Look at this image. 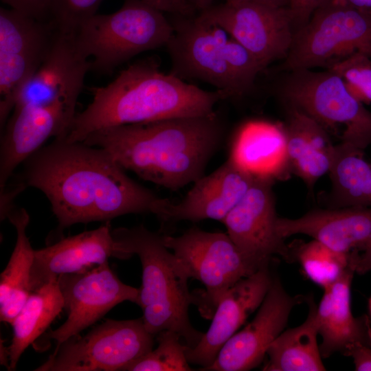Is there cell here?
<instances>
[{
  "mask_svg": "<svg viewBox=\"0 0 371 371\" xmlns=\"http://www.w3.org/2000/svg\"><path fill=\"white\" fill-rule=\"evenodd\" d=\"M18 179L41 190L64 229L128 214L161 215L163 199L129 177L104 148L54 138L23 163Z\"/></svg>",
  "mask_w": 371,
  "mask_h": 371,
  "instance_id": "obj_1",
  "label": "cell"
},
{
  "mask_svg": "<svg viewBox=\"0 0 371 371\" xmlns=\"http://www.w3.org/2000/svg\"><path fill=\"white\" fill-rule=\"evenodd\" d=\"M224 134L223 120L214 111L104 128L82 142L104 148L145 181L176 191L204 175Z\"/></svg>",
  "mask_w": 371,
  "mask_h": 371,
  "instance_id": "obj_2",
  "label": "cell"
},
{
  "mask_svg": "<svg viewBox=\"0 0 371 371\" xmlns=\"http://www.w3.org/2000/svg\"><path fill=\"white\" fill-rule=\"evenodd\" d=\"M91 91V102L76 114L62 137L69 142H82L90 133L111 126L208 115L227 98L221 91H205L162 72L152 59L131 65L111 83Z\"/></svg>",
  "mask_w": 371,
  "mask_h": 371,
  "instance_id": "obj_3",
  "label": "cell"
},
{
  "mask_svg": "<svg viewBox=\"0 0 371 371\" xmlns=\"http://www.w3.org/2000/svg\"><path fill=\"white\" fill-rule=\"evenodd\" d=\"M117 258L139 256L142 283L137 304L146 330L157 335L164 330L177 333L189 348L195 347L204 333L191 324L188 308L192 304L190 278L181 261L164 244L161 235L144 225L112 229Z\"/></svg>",
  "mask_w": 371,
  "mask_h": 371,
  "instance_id": "obj_4",
  "label": "cell"
},
{
  "mask_svg": "<svg viewBox=\"0 0 371 371\" xmlns=\"http://www.w3.org/2000/svg\"><path fill=\"white\" fill-rule=\"evenodd\" d=\"M179 17L166 45L170 74L208 83L227 98L247 93L260 70L258 59L224 28L200 14Z\"/></svg>",
  "mask_w": 371,
  "mask_h": 371,
  "instance_id": "obj_5",
  "label": "cell"
},
{
  "mask_svg": "<svg viewBox=\"0 0 371 371\" xmlns=\"http://www.w3.org/2000/svg\"><path fill=\"white\" fill-rule=\"evenodd\" d=\"M174 33L164 12L142 0H125L115 12L90 17L74 34L91 70L111 74L144 52L166 47Z\"/></svg>",
  "mask_w": 371,
  "mask_h": 371,
  "instance_id": "obj_6",
  "label": "cell"
},
{
  "mask_svg": "<svg viewBox=\"0 0 371 371\" xmlns=\"http://www.w3.org/2000/svg\"><path fill=\"white\" fill-rule=\"evenodd\" d=\"M161 238L189 277L204 286V289L192 293V300L201 315L207 319H212L227 290L265 267L243 254L227 234L209 232L194 227L179 236L162 235Z\"/></svg>",
  "mask_w": 371,
  "mask_h": 371,
  "instance_id": "obj_7",
  "label": "cell"
},
{
  "mask_svg": "<svg viewBox=\"0 0 371 371\" xmlns=\"http://www.w3.org/2000/svg\"><path fill=\"white\" fill-rule=\"evenodd\" d=\"M355 53L371 58V12L327 0L295 32L284 69L326 66Z\"/></svg>",
  "mask_w": 371,
  "mask_h": 371,
  "instance_id": "obj_8",
  "label": "cell"
},
{
  "mask_svg": "<svg viewBox=\"0 0 371 371\" xmlns=\"http://www.w3.org/2000/svg\"><path fill=\"white\" fill-rule=\"evenodd\" d=\"M283 89L292 106L307 113L327 131L343 128L341 143L363 151L371 144V112L348 91L335 73L293 71Z\"/></svg>",
  "mask_w": 371,
  "mask_h": 371,
  "instance_id": "obj_9",
  "label": "cell"
},
{
  "mask_svg": "<svg viewBox=\"0 0 371 371\" xmlns=\"http://www.w3.org/2000/svg\"><path fill=\"white\" fill-rule=\"evenodd\" d=\"M154 345V335L142 317L108 319L85 335L73 336L57 345L54 352L36 371L123 370Z\"/></svg>",
  "mask_w": 371,
  "mask_h": 371,
  "instance_id": "obj_10",
  "label": "cell"
},
{
  "mask_svg": "<svg viewBox=\"0 0 371 371\" xmlns=\"http://www.w3.org/2000/svg\"><path fill=\"white\" fill-rule=\"evenodd\" d=\"M49 22L0 8V126L3 130L17 97L45 60L53 42Z\"/></svg>",
  "mask_w": 371,
  "mask_h": 371,
  "instance_id": "obj_11",
  "label": "cell"
},
{
  "mask_svg": "<svg viewBox=\"0 0 371 371\" xmlns=\"http://www.w3.org/2000/svg\"><path fill=\"white\" fill-rule=\"evenodd\" d=\"M247 48L265 68L286 57L296 31L291 8L253 2H227L201 11Z\"/></svg>",
  "mask_w": 371,
  "mask_h": 371,
  "instance_id": "obj_12",
  "label": "cell"
},
{
  "mask_svg": "<svg viewBox=\"0 0 371 371\" xmlns=\"http://www.w3.org/2000/svg\"><path fill=\"white\" fill-rule=\"evenodd\" d=\"M67 317L47 335L57 345L78 335L114 306L137 303L139 290L123 283L105 262L87 270L58 277Z\"/></svg>",
  "mask_w": 371,
  "mask_h": 371,
  "instance_id": "obj_13",
  "label": "cell"
},
{
  "mask_svg": "<svg viewBox=\"0 0 371 371\" xmlns=\"http://www.w3.org/2000/svg\"><path fill=\"white\" fill-rule=\"evenodd\" d=\"M304 301V296L290 295L273 276L254 319L227 341L205 370L247 371L259 366L270 344L286 328L293 308Z\"/></svg>",
  "mask_w": 371,
  "mask_h": 371,
  "instance_id": "obj_14",
  "label": "cell"
},
{
  "mask_svg": "<svg viewBox=\"0 0 371 371\" xmlns=\"http://www.w3.org/2000/svg\"><path fill=\"white\" fill-rule=\"evenodd\" d=\"M273 181L254 179L246 194L222 223L227 234L243 254L260 266L280 256L295 260L276 229L278 216L272 191Z\"/></svg>",
  "mask_w": 371,
  "mask_h": 371,
  "instance_id": "obj_15",
  "label": "cell"
},
{
  "mask_svg": "<svg viewBox=\"0 0 371 371\" xmlns=\"http://www.w3.org/2000/svg\"><path fill=\"white\" fill-rule=\"evenodd\" d=\"M269 265L232 286L221 299L211 325L194 348L187 347L190 363L209 368L220 350L262 304L273 280Z\"/></svg>",
  "mask_w": 371,
  "mask_h": 371,
  "instance_id": "obj_16",
  "label": "cell"
},
{
  "mask_svg": "<svg viewBox=\"0 0 371 371\" xmlns=\"http://www.w3.org/2000/svg\"><path fill=\"white\" fill-rule=\"evenodd\" d=\"M254 179L228 159L214 172L194 182L179 202L170 201L159 218L164 221L212 219L223 222Z\"/></svg>",
  "mask_w": 371,
  "mask_h": 371,
  "instance_id": "obj_17",
  "label": "cell"
},
{
  "mask_svg": "<svg viewBox=\"0 0 371 371\" xmlns=\"http://www.w3.org/2000/svg\"><path fill=\"white\" fill-rule=\"evenodd\" d=\"M348 267L324 289L317 305L319 350L322 358L335 353L348 357L357 346L371 347V323L366 315L355 317L350 306V286L355 274Z\"/></svg>",
  "mask_w": 371,
  "mask_h": 371,
  "instance_id": "obj_18",
  "label": "cell"
},
{
  "mask_svg": "<svg viewBox=\"0 0 371 371\" xmlns=\"http://www.w3.org/2000/svg\"><path fill=\"white\" fill-rule=\"evenodd\" d=\"M115 255L109 221L98 228L62 238L34 251L32 291L52 278L80 272L108 261Z\"/></svg>",
  "mask_w": 371,
  "mask_h": 371,
  "instance_id": "obj_19",
  "label": "cell"
},
{
  "mask_svg": "<svg viewBox=\"0 0 371 371\" xmlns=\"http://www.w3.org/2000/svg\"><path fill=\"white\" fill-rule=\"evenodd\" d=\"M276 229L283 239L306 235L348 254L371 237V207H333L312 210L295 218L278 217Z\"/></svg>",
  "mask_w": 371,
  "mask_h": 371,
  "instance_id": "obj_20",
  "label": "cell"
},
{
  "mask_svg": "<svg viewBox=\"0 0 371 371\" xmlns=\"http://www.w3.org/2000/svg\"><path fill=\"white\" fill-rule=\"evenodd\" d=\"M229 159L255 179L273 181L290 167L285 130L266 120L247 122L234 139Z\"/></svg>",
  "mask_w": 371,
  "mask_h": 371,
  "instance_id": "obj_21",
  "label": "cell"
},
{
  "mask_svg": "<svg viewBox=\"0 0 371 371\" xmlns=\"http://www.w3.org/2000/svg\"><path fill=\"white\" fill-rule=\"evenodd\" d=\"M285 128L290 167L312 187L329 172L335 146L328 131L316 120L292 106Z\"/></svg>",
  "mask_w": 371,
  "mask_h": 371,
  "instance_id": "obj_22",
  "label": "cell"
},
{
  "mask_svg": "<svg viewBox=\"0 0 371 371\" xmlns=\"http://www.w3.org/2000/svg\"><path fill=\"white\" fill-rule=\"evenodd\" d=\"M308 311L300 325L284 330L269 346L265 371H323L317 341V305L312 295L306 297Z\"/></svg>",
  "mask_w": 371,
  "mask_h": 371,
  "instance_id": "obj_23",
  "label": "cell"
},
{
  "mask_svg": "<svg viewBox=\"0 0 371 371\" xmlns=\"http://www.w3.org/2000/svg\"><path fill=\"white\" fill-rule=\"evenodd\" d=\"M7 218L16 231V240L8 265L0 277V319L10 324L32 292L31 271L34 251L27 235L30 216L25 209L14 208Z\"/></svg>",
  "mask_w": 371,
  "mask_h": 371,
  "instance_id": "obj_24",
  "label": "cell"
},
{
  "mask_svg": "<svg viewBox=\"0 0 371 371\" xmlns=\"http://www.w3.org/2000/svg\"><path fill=\"white\" fill-rule=\"evenodd\" d=\"M64 308L58 278H52L33 290L10 324L12 339L8 347L10 370H14L25 350L50 325Z\"/></svg>",
  "mask_w": 371,
  "mask_h": 371,
  "instance_id": "obj_25",
  "label": "cell"
},
{
  "mask_svg": "<svg viewBox=\"0 0 371 371\" xmlns=\"http://www.w3.org/2000/svg\"><path fill=\"white\" fill-rule=\"evenodd\" d=\"M363 152L341 142L335 145L328 172L335 207H371V165Z\"/></svg>",
  "mask_w": 371,
  "mask_h": 371,
  "instance_id": "obj_26",
  "label": "cell"
},
{
  "mask_svg": "<svg viewBox=\"0 0 371 371\" xmlns=\"http://www.w3.org/2000/svg\"><path fill=\"white\" fill-rule=\"evenodd\" d=\"M307 276L323 289L335 282L350 267L348 254L313 240L293 251Z\"/></svg>",
  "mask_w": 371,
  "mask_h": 371,
  "instance_id": "obj_27",
  "label": "cell"
},
{
  "mask_svg": "<svg viewBox=\"0 0 371 371\" xmlns=\"http://www.w3.org/2000/svg\"><path fill=\"white\" fill-rule=\"evenodd\" d=\"M157 347L124 367L126 371H190L187 346L179 335L164 330L157 335Z\"/></svg>",
  "mask_w": 371,
  "mask_h": 371,
  "instance_id": "obj_28",
  "label": "cell"
},
{
  "mask_svg": "<svg viewBox=\"0 0 371 371\" xmlns=\"http://www.w3.org/2000/svg\"><path fill=\"white\" fill-rule=\"evenodd\" d=\"M328 69L341 78L351 94L363 104L371 103V58L355 53L330 63Z\"/></svg>",
  "mask_w": 371,
  "mask_h": 371,
  "instance_id": "obj_29",
  "label": "cell"
},
{
  "mask_svg": "<svg viewBox=\"0 0 371 371\" xmlns=\"http://www.w3.org/2000/svg\"><path fill=\"white\" fill-rule=\"evenodd\" d=\"M104 0H52L48 19L56 31L75 34L82 23L97 14Z\"/></svg>",
  "mask_w": 371,
  "mask_h": 371,
  "instance_id": "obj_30",
  "label": "cell"
},
{
  "mask_svg": "<svg viewBox=\"0 0 371 371\" xmlns=\"http://www.w3.org/2000/svg\"><path fill=\"white\" fill-rule=\"evenodd\" d=\"M52 0H1V1L27 16L45 21L48 19Z\"/></svg>",
  "mask_w": 371,
  "mask_h": 371,
  "instance_id": "obj_31",
  "label": "cell"
},
{
  "mask_svg": "<svg viewBox=\"0 0 371 371\" xmlns=\"http://www.w3.org/2000/svg\"><path fill=\"white\" fill-rule=\"evenodd\" d=\"M350 266L355 273L364 274L371 270V237L348 253Z\"/></svg>",
  "mask_w": 371,
  "mask_h": 371,
  "instance_id": "obj_32",
  "label": "cell"
},
{
  "mask_svg": "<svg viewBox=\"0 0 371 371\" xmlns=\"http://www.w3.org/2000/svg\"><path fill=\"white\" fill-rule=\"evenodd\" d=\"M327 0H293L291 7L295 26L304 25L313 12Z\"/></svg>",
  "mask_w": 371,
  "mask_h": 371,
  "instance_id": "obj_33",
  "label": "cell"
},
{
  "mask_svg": "<svg viewBox=\"0 0 371 371\" xmlns=\"http://www.w3.org/2000/svg\"><path fill=\"white\" fill-rule=\"evenodd\" d=\"M153 7L178 16H190L196 10L188 0H142Z\"/></svg>",
  "mask_w": 371,
  "mask_h": 371,
  "instance_id": "obj_34",
  "label": "cell"
},
{
  "mask_svg": "<svg viewBox=\"0 0 371 371\" xmlns=\"http://www.w3.org/2000/svg\"><path fill=\"white\" fill-rule=\"evenodd\" d=\"M25 188L26 186L17 179L11 185L9 186L6 185L3 189L0 190L1 221L7 218L9 213L14 208L13 203L14 199Z\"/></svg>",
  "mask_w": 371,
  "mask_h": 371,
  "instance_id": "obj_35",
  "label": "cell"
},
{
  "mask_svg": "<svg viewBox=\"0 0 371 371\" xmlns=\"http://www.w3.org/2000/svg\"><path fill=\"white\" fill-rule=\"evenodd\" d=\"M352 359L355 370L371 371V347L357 346L349 352Z\"/></svg>",
  "mask_w": 371,
  "mask_h": 371,
  "instance_id": "obj_36",
  "label": "cell"
},
{
  "mask_svg": "<svg viewBox=\"0 0 371 371\" xmlns=\"http://www.w3.org/2000/svg\"><path fill=\"white\" fill-rule=\"evenodd\" d=\"M227 2H253L276 8H291L293 0H225Z\"/></svg>",
  "mask_w": 371,
  "mask_h": 371,
  "instance_id": "obj_37",
  "label": "cell"
},
{
  "mask_svg": "<svg viewBox=\"0 0 371 371\" xmlns=\"http://www.w3.org/2000/svg\"><path fill=\"white\" fill-rule=\"evenodd\" d=\"M346 4L366 12H371V0H341Z\"/></svg>",
  "mask_w": 371,
  "mask_h": 371,
  "instance_id": "obj_38",
  "label": "cell"
},
{
  "mask_svg": "<svg viewBox=\"0 0 371 371\" xmlns=\"http://www.w3.org/2000/svg\"><path fill=\"white\" fill-rule=\"evenodd\" d=\"M196 10L203 11L212 5L214 0H188Z\"/></svg>",
  "mask_w": 371,
  "mask_h": 371,
  "instance_id": "obj_39",
  "label": "cell"
},
{
  "mask_svg": "<svg viewBox=\"0 0 371 371\" xmlns=\"http://www.w3.org/2000/svg\"><path fill=\"white\" fill-rule=\"evenodd\" d=\"M369 307H370V313H371V297L369 300Z\"/></svg>",
  "mask_w": 371,
  "mask_h": 371,
  "instance_id": "obj_40",
  "label": "cell"
}]
</instances>
